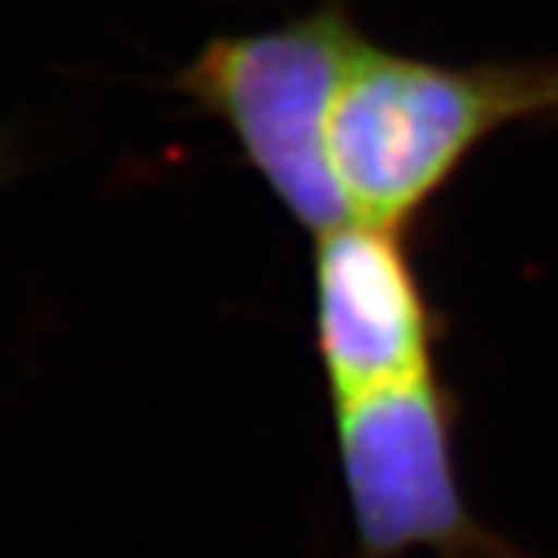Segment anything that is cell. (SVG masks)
Wrapping results in <instances>:
<instances>
[{"label":"cell","mask_w":558,"mask_h":558,"mask_svg":"<svg viewBox=\"0 0 558 558\" xmlns=\"http://www.w3.org/2000/svg\"><path fill=\"white\" fill-rule=\"evenodd\" d=\"M519 124H558V59L446 65L366 40L330 113L349 218L407 229L478 145Z\"/></svg>","instance_id":"6da1fadb"},{"label":"cell","mask_w":558,"mask_h":558,"mask_svg":"<svg viewBox=\"0 0 558 558\" xmlns=\"http://www.w3.org/2000/svg\"><path fill=\"white\" fill-rule=\"evenodd\" d=\"M366 37L344 0L301 19L207 40L171 92L226 124L276 204L312 236L349 221L330 167V113Z\"/></svg>","instance_id":"7a4b0ae2"},{"label":"cell","mask_w":558,"mask_h":558,"mask_svg":"<svg viewBox=\"0 0 558 558\" xmlns=\"http://www.w3.org/2000/svg\"><path fill=\"white\" fill-rule=\"evenodd\" d=\"M355 558H530L475 515L457 472V399L439 374L333 407Z\"/></svg>","instance_id":"3957f363"},{"label":"cell","mask_w":558,"mask_h":558,"mask_svg":"<svg viewBox=\"0 0 558 558\" xmlns=\"http://www.w3.org/2000/svg\"><path fill=\"white\" fill-rule=\"evenodd\" d=\"M312 283L330 407L439 374V323L410 258L407 229L349 218L319 232Z\"/></svg>","instance_id":"277c9868"},{"label":"cell","mask_w":558,"mask_h":558,"mask_svg":"<svg viewBox=\"0 0 558 558\" xmlns=\"http://www.w3.org/2000/svg\"><path fill=\"white\" fill-rule=\"evenodd\" d=\"M15 171V149L8 145V138H0V182Z\"/></svg>","instance_id":"5b68a950"}]
</instances>
